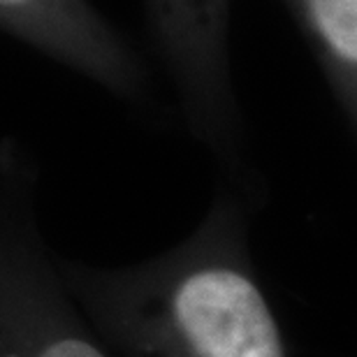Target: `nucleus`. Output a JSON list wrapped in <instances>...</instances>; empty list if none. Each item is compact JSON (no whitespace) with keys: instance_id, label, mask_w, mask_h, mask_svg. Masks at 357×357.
I'll use <instances>...</instances> for the list:
<instances>
[{"instance_id":"7ed1b4c3","label":"nucleus","mask_w":357,"mask_h":357,"mask_svg":"<svg viewBox=\"0 0 357 357\" xmlns=\"http://www.w3.org/2000/svg\"><path fill=\"white\" fill-rule=\"evenodd\" d=\"M357 128V0H295Z\"/></svg>"},{"instance_id":"f257e3e1","label":"nucleus","mask_w":357,"mask_h":357,"mask_svg":"<svg viewBox=\"0 0 357 357\" xmlns=\"http://www.w3.org/2000/svg\"><path fill=\"white\" fill-rule=\"evenodd\" d=\"M68 288L114 357H288L234 209L151 265L70 271Z\"/></svg>"},{"instance_id":"f03ea898","label":"nucleus","mask_w":357,"mask_h":357,"mask_svg":"<svg viewBox=\"0 0 357 357\" xmlns=\"http://www.w3.org/2000/svg\"><path fill=\"white\" fill-rule=\"evenodd\" d=\"M0 357H114L68 288L14 234L0 232Z\"/></svg>"},{"instance_id":"20e7f679","label":"nucleus","mask_w":357,"mask_h":357,"mask_svg":"<svg viewBox=\"0 0 357 357\" xmlns=\"http://www.w3.org/2000/svg\"><path fill=\"white\" fill-rule=\"evenodd\" d=\"M40 3L42 0H0V7H3V10L17 12V10H31V7L40 5Z\"/></svg>"}]
</instances>
